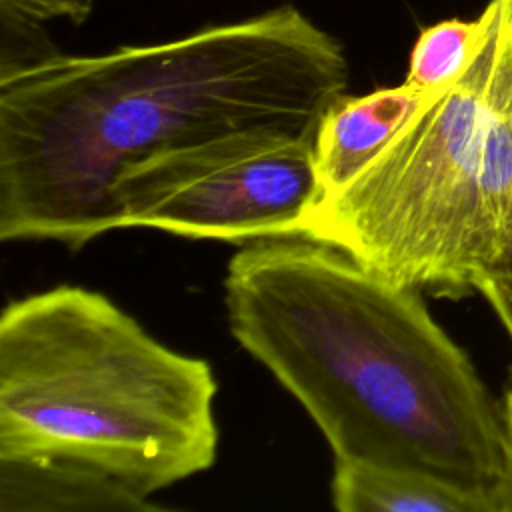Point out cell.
<instances>
[{
	"mask_svg": "<svg viewBox=\"0 0 512 512\" xmlns=\"http://www.w3.org/2000/svg\"><path fill=\"white\" fill-rule=\"evenodd\" d=\"M498 24L466 72L428 96L354 182L310 208L298 236L332 244L398 286L442 298L474 292L482 122Z\"/></svg>",
	"mask_w": 512,
	"mask_h": 512,
	"instance_id": "277c9868",
	"label": "cell"
},
{
	"mask_svg": "<svg viewBox=\"0 0 512 512\" xmlns=\"http://www.w3.org/2000/svg\"><path fill=\"white\" fill-rule=\"evenodd\" d=\"M94 0H0V8L26 16L36 22L50 18H68L72 24H82L92 12Z\"/></svg>",
	"mask_w": 512,
	"mask_h": 512,
	"instance_id": "30bf717a",
	"label": "cell"
},
{
	"mask_svg": "<svg viewBox=\"0 0 512 512\" xmlns=\"http://www.w3.org/2000/svg\"><path fill=\"white\" fill-rule=\"evenodd\" d=\"M224 304L236 342L308 412L334 460L424 472L494 500L500 404L422 290L332 244L278 236L230 258Z\"/></svg>",
	"mask_w": 512,
	"mask_h": 512,
	"instance_id": "7a4b0ae2",
	"label": "cell"
},
{
	"mask_svg": "<svg viewBox=\"0 0 512 512\" xmlns=\"http://www.w3.org/2000/svg\"><path fill=\"white\" fill-rule=\"evenodd\" d=\"M474 292L494 310L512 340V276L504 272H482L474 280Z\"/></svg>",
	"mask_w": 512,
	"mask_h": 512,
	"instance_id": "8fae6325",
	"label": "cell"
},
{
	"mask_svg": "<svg viewBox=\"0 0 512 512\" xmlns=\"http://www.w3.org/2000/svg\"><path fill=\"white\" fill-rule=\"evenodd\" d=\"M338 512H496L488 492L398 468L334 460L330 480Z\"/></svg>",
	"mask_w": 512,
	"mask_h": 512,
	"instance_id": "ba28073f",
	"label": "cell"
},
{
	"mask_svg": "<svg viewBox=\"0 0 512 512\" xmlns=\"http://www.w3.org/2000/svg\"><path fill=\"white\" fill-rule=\"evenodd\" d=\"M428 96L432 94L406 82L360 96L346 92L336 96L314 128L318 200L338 194L354 182Z\"/></svg>",
	"mask_w": 512,
	"mask_h": 512,
	"instance_id": "8992f818",
	"label": "cell"
},
{
	"mask_svg": "<svg viewBox=\"0 0 512 512\" xmlns=\"http://www.w3.org/2000/svg\"><path fill=\"white\" fill-rule=\"evenodd\" d=\"M500 20V0H490L474 20H440L424 28L408 58L404 82L424 94L452 86L470 66Z\"/></svg>",
	"mask_w": 512,
	"mask_h": 512,
	"instance_id": "9c48e42d",
	"label": "cell"
},
{
	"mask_svg": "<svg viewBox=\"0 0 512 512\" xmlns=\"http://www.w3.org/2000/svg\"><path fill=\"white\" fill-rule=\"evenodd\" d=\"M164 510L112 474L68 458H0V512Z\"/></svg>",
	"mask_w": 512,
	"mask_h": 512,
	"instance_id": "52a82bcc",
	"label": "cell"
},
{
	"mask_svg": "<svg viewBox=\"0 0 512 512\" xmlns=\"http://www.w3.org/2000/svg\"><path fill=\"white\" fill-rule=\"evenodd\" d=\"M312 140L244 130L136 160L112 186L120 228L246 244L298 236L320 198Z\"/></svg>",
	"mask_w": 512,
	"mask_h": 512,
	"instance_id": "5b68a950",
	"label": "cell"
},
{
	"mask_svg": "<svg viewBox=\"0 0 512 512\" xmlns=\"http://www.w3.org/2000/svg\"><path fill=\"white\" fill-rule=\"evenodd\" d=\"M492 270L512 276V198H510V206H508V214H506V222H504V236H502L500 256H498V262ZM492 270H488V272H492Z\"/></svg>",
	"mask_w": 512,
	"mask_h": 512,
	"instance_id": "4fadbf2b",
	"label": "cell"
},
{
	"mask_svg": "<svg viewBox=\"0 0 512 512\" xmlns=\"http://www.w3.org/2000/svg\"><path fill=\"white\" fill-rule=\"evenodd\" d=\"M502 422V476L494 488L496 512H512V382L500 402Z\"/></svg>",
	"mask_w": 512,
	"mask_h": 512,
	"instance_id": "7c38bea8",
	"label": "cell"
},
{
	"mask_svg": "<svg viewBox=\"0 0 512 512\" xmlns=\"http://www.w3.org/2000/svg\"><path fill=\"white\" fill-rule=\"evenodd\" d=\"M348 76L342 44L292 4L156 44L56 50L0 78V240L78 250L120 228L124 166L244 130L314 138Z\"/></svg>",
	"mask_w": 512,
	"mask_h": 512,
	"instance_id": "6da1fadb",
	"label": "cell"
},
{
	"mask_svg": "<svg viewBox=\"0 0 512 512\" xmlns=\"http://www.w3.org/2000/svg\"><path fill=\"white\" fill-rule=\"evenodd\" d=\"M216 378L104 294L54 286L0 314V458H68L152 498L216 462Z\"/></svg>",
	"mask_w": 512,
	"mask_h": 512,
	"instance_id": "3957f363",
	"label": "cell"
}]
</instances>
